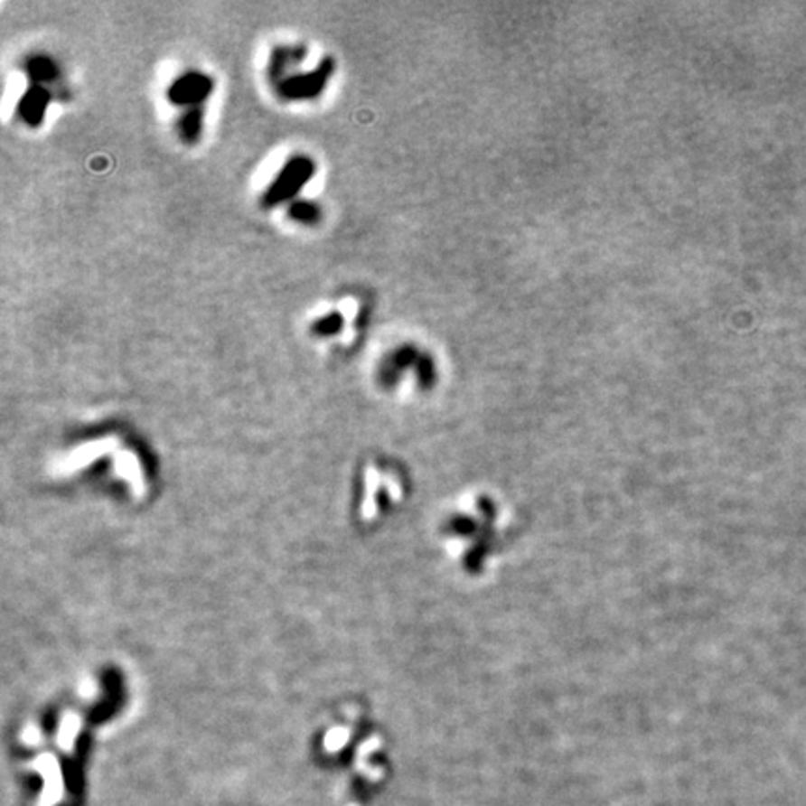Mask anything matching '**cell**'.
Segmentation results:
<instances>
[{
    "label": "cell",
    "mask_w": 806,
    "mask_h": 806,
    "mask_svg": "<svg viewBox=\"0 0 806 806\" xmlns=\"http://www.w3.org/2000/svg\"><path fill=\"white\" fill-rule=\"evenodd\" d=\"M315 174V163L306 155H297L287 161L276 174L271 187L266 191L264 208H276L282 202L295 198Z\"/></svg>",
    "instance_id": "1"
},
{
    "label": "cell",
    "mask_w": 806,
    "mask_h": 806,
    "mask_svg": "<svg viewBox=\"0 0 806 806\" xmlns=\"http://www.w3.org/2000/svg\"><path fill=\"white\" fill-rule=\"evenodd\" d=\"M331 73H333V61L327 59L312 73L287 75V79L278 82V92L284 99H312L322 94L327 80L331 79Z\"/></svg>",
    "instance_id": "2"
},
{
    "label": "cell",
    "mask_w": 806,
    "mask_h": 806,
    "mask_svg": "<svg viewBox=\"0 0 806 806\" xmlns=\"http://www.w3.org/2000/svg\"><path fill=\"white\" fill-rule=\"evenodd\" d=\"M213 92V79L202 71H187L170 86L168 98L176 105L200 107Z\"/></svg>",
    "instance_id": "3"
},
{
    "label": "cell",
    "mask_w": 806,
    "mask_h": 806,
    "mask_svg": "<svg viewBox=\"0 0 806 806\" xmlns=\"http://www.w3.org/2000/svg\"><path fill=\"white\" fill-rule=\"evenodd\" d=\"M47 103H49V94L42 89H34L33 92H28L24 96V99L21 101V117L24 118L26 124L31 126H38L42 122L43 112L47 110Z\"/></svg>",
    "instance_id": "4"
},
{
    "label": "cell",
    "mask_w": 806,
    "mask_h": 806,
    "mask_svg": "<svg viewBox=\"0 0 806 806\" xmlns=\"http://www.w3.org/2000/svg\"><path fill=\"white\" fill-rule=\"evenodd\" d=\"M202 126H204L202 107H191L183 112V117L178 122V133L185 144H196L202 135Z\"/></svg>",
    "instance_id": "5"
},
{
    "label": "cell",
    "mask_w": 806,
    "mask_h": 806,
    "mask_svg": "<svg viewBox=\"0 0 806 806\" xmlns=\"http://www.w3.org/2000/svg\"><path fill=\"white\" fill-rule=\"evenodd\" d=\"M303 54H305V49H303V47H299V49H292V47L276 49L275 54H273V61H271V68H269L271 77L282 82L284 77H287V75H286L287 68L295 66V64L303 59Z\"/></svg>",
    "instance_id": "6"
},
{
    "label": "cell",
    "mask_w": 806,
    "mask_h": 806,
    "mask_svg": "<svg viewBox=\"0 0 806 806\" xmlns=\"http://www.w3.org/2000/svg\"><path fill=\"white\" fill-rule=\"evenodd\" d=\"M287 215H290L295 222L312 226V224L320 222L322 208L308 200H295V202H292L290 208H287Z\"/></svg>",
    "instance_id": "7"
},
{
    "label": "cell",
    "mask_w": 806,
    "mask_h": 806,
    "mask_svg": "<svg viewBox=\"0 0 806 806\" xmlns=\"http://www.w3.org/2000/svg\"><path fill=\"white\" fill-rule=\"evenodd\" d=\"M342 325H343L342 315L338 312H331L312 325V333H315L318 336H334L342 331Z\"/></svg>",
    "instance_id": "8"
},
{
    "label": "cell",
    "mask_w": 806,
    "mask_h": 806,
    "mask_svg": "<svg viewBox=\"0 0 806 806\" xmlns=\"http://www.w3.org/2000/svg\"><path fill=\"white\" fill-rule=\"evenodd\" d=\"M54 71H56L54 64L49 59H43V56L28 61V73H31L36 80H51L54 79Z\"/></svg>",
    "instance_id": "9"
}]
</instances>
